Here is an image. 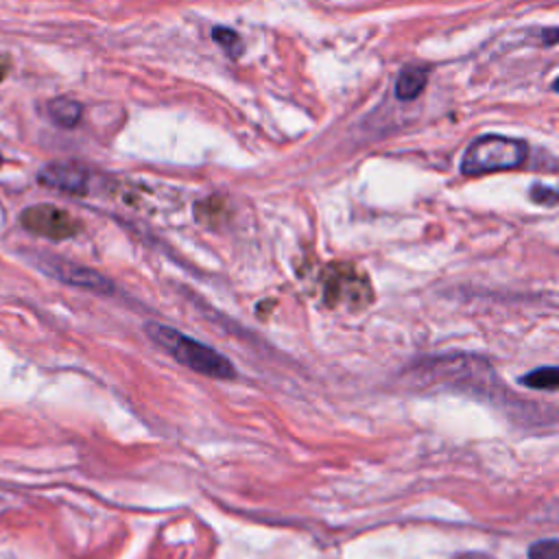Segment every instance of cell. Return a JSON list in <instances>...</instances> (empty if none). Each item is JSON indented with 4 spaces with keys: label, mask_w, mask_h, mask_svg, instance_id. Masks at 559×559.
Instances as JSON below:
<instances>
[{
    "label": "cell",
    "mask_w": 559,
    "mask_h": 559,
    "mask_svg": "<svg viewBox=\"0 0 559 559\" xmlns=\"http://www.w3.org/2000/svg\"><path fill=\"white\" fill-rule=\"evenodd\" d=\"M146 332L177 362H181L183 367H188L201 376H207V378H234L236 376L234 365L221 352H216L214 347H210L170 325L148 323Z\"/></svg>",
    "instance_id": "6da1fadb"
},
{
    "label": "cell",
    "mask_w": 559,
    "mask_h": 559,
    "mask_svg": "<svg viewBox=\"0 0 559 559\" xmlns=\"http://www.w3.org/2000/svg\"><path fill=\"white\" fill-rule=\"evenodd\" d=\"M528 146L522 140L489 133L476 138L461 159V173L467 177L513 170L526 162Z\"/></svg>",
    "instance_id": "7a4b0ae2"
},
{
    "label": "cell",
    "mask_w": 559,
    "mask_h": 559,
    "mask_svg": "<svg viewBox=\"0 0 559 559\" xmlns=\"http://www.w3.org/2000/svg\"><path fill=\"white\" fill-rule=\"evenodd\" d=\"M22 225L44 238H52V240H63L74 236L81 229V223L66 210L57 207V205H31L22 212L20 216Z\"/></svg>",
    "instance_id": "3957f363"
},
{
    "label": "cell",
    "mask_w": 559,
    "mask_h": 559,
    "mask_svg": "<svg viewBox=\"0 0 559 559\" xmlns=\"http://www.w3.org/2000/svg\"><path fill=\"white\" fill-rule=\"evenodd\" d=\"M325 295L330 304H338V301H352V304H360L365 299H369V284L365 282L362 275H358L352 266L347 264H334L328 269L325 275Z\"/></svg>",
    "instance_id": "277c9868"
},
{
    "label": "cell",
    "mask_w": 559,
    "mask_h": 559,
    "mask_svg": "<svg viewBox=\"0 0 559 559\" xmlns=\"http://www.w3.org/2000/svg\"><path fill=\"white\" fill-rule=\"evenodd\" d=\"M39 183L68 194H85L90 175L79 164H50L39 173Z\"/></svg>",
    "instance_id": "5b68a950"
},
{
    "label": "cell",
    "mask_w": 559,
    "mask_h": 559,
    "mask_svg": "<svg viewBox=\"0 0 559 559\" xmlns=\"http://www.w3.org/2000/svg\"><path fill=\"white\" fill-rule=\"evenodd\" d=\"M428 83V68L424 66H408L400 72L395 81V96L400 100H413L421 94Z\"/></svg>",
    "instance_id": "8992f818"
},
{
    "label": "cell",
    "mask_w": 559,
    "mask_h": 559,
    "mask_svg": "<svg viewBox=\"0 0 559 559\" xmlns=\"http://www.w3.org/2000/svg\"><path fill=\"white\" fill-rule=\"evenodd\" d=\"M48 114L57 124L74 127L83 116V107L79 100L72 98H55L48 103Z\"/></svg>",
    "instance_id": "52a82bcc"
},
{
    "label": "cell",
    "mask_w": 559,
    "mask_h": 559,
    "mask_svg": "<svg viewBox=\"0 0 559 559\" xmlns=\"http://www.w3.org/2000/svg\"><path fill=\"white\" fill-rule=\"evenodd\" d=\"M520 382L528 389H537V391H555L559 384V369L555 365L548 367H539L528 371L526 376L520 378Z\"/></svg>",
    "instance_id": "ba28073f"
},
{
    "label": "cell",
    "mask_w": 559,
    "mask_h": 559,
    "mask_svg": "<svg viewBox=\"0 0 559 559\" xmlns=\"http://www.w3.org/2000/svg\"><path fill=\"white\" fill-rule=\"evenodd\" d=\"M212 39L229 55V57H238L242 52V39L236 31L227 28V26H214L212 28Z\"/></svg>",
    "instance_id": "9c48e42d"
},
{
    "label": "cell",
    "mask_w": 559,
    "mask_h": 559,
    "mask_svg": "<svg viewBox=\"0 0 559 559\" xmlns=\"http://www.w3.org/2000/svg\"><path fill=\"white\" fill-rule=\"evenodd\" d=\"M528 559H559V544L557 539H544L531 546Z\"/></svg>",
    "instance_id": "30bf717a"
},
{
    "label": "cell",
    "mask_w": 559,
    "mask_h": 559,
    "mask_svg": "<svg viewBox=\"0 0 559 559\" xmlns=\"http://www.w3.org/2000/svg\"><path fill=\"white\" fill-rule=\"evenodd\" d=\"M531 199H533V201H537V203H544V205H555V201H557V192H555L552 188H548V186H539V183H535V186L531 188Z\"/></svg>",
    "instance_id": "8fae6325"
},
{
    "label": "cell",
    "mask_w": 559,
    "mask_h": 559,
    "mask_svg": "<svg viewBox=\"0 0 559 559\" xmlns=\"http://www.w3.org/2000/svg\"><path fill=\"white\" fill-rule=\"evenodd\" d=\"M9 66H11V61H9L7 57H0V81L7 76V72H9Z\"/></svg>",
    "instance_id": "7c38bea8"
},
{
    "label": "cell",
    "mask_w": 559,
    "mask_h": 559,
    "mask_svg": "<svg viewBox=\"0 0 559 559\" xmlns=\"http://www.w3.org/2000/svg\"><path fill=\"white\" fill-rule=\"evenodd\" d=\"M0 166H2V155H0Z\"/></svg>",
    "instance_id": "4fadbf2b"
}]
</instances>
